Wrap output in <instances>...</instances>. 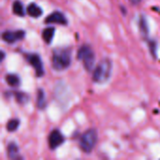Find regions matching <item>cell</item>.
Segmentation results:
<instances>
[{
	"instance_id": "1",
	"label": "cell",
	"mask_w": 160,
	"mask_h": 160,
	"mask_svg": "<svg viewBox=\"0 0 160 160\" xmlns=\"http://www.w3.org/2000/svg\"><path fill=\"white\" fill-rule=\"evenodd\" d=\"M52 68L56 70H64L70 66L71 52L69 49H56L52 52Z\"/></svg>"
},
{
	"instance_id": "2",
	"label": "cell",
	"mask_w": 160,
	"mask_h": 160,
	"mask_svg": "<svg viewBox=\"0 0 160 160\" xmlns=\"http://www.w3.org/2000/svg\"><path fill=\"white\" fill-rule=\"evenodd\" d=\"M112 61L108 58L102 59L96 67L93 72V81L98 83L106 82L112 75Z\"/></svg>"
},
{
	"instance_id": "3",
	"label": "cell",
	"mask_w": 160,
	"mask_h": 160,
	"mask_svg": "<svg viewBox=\"0 0 160 160\" xmlns=\"http://www.w3.org/2000/svg\"><path fill=\"white\" fill-rule=\"evenodd\" d=\"M77 58L82 62L83 67L87 71L89 72L92 71L95 65L96 57H95V52L90 46L82 45L77 52Z\"/></svg>"
},
{
	"instance_id": "4",
	"label": "cell",
	"mask_w": 160,
	"mask_h": 160,
	"mask_svg": "<svg viewBox=\"0 0 160 160\" xmlns=\"http://www.w3.org/2000/svg\"><path fill=\"white\" fill-rule=\"evenodd\" d=\"M98 142V133L95 129L86 130L80 138V148L86 154L93 151Z\"/></svg>"
},
{
	"instance_id": "5",
	"label": "cell",
	"mask_w": 160,
	"mask_h": 160,
	"mask_svg": "<svg viewBox=\"0 0 160 160\" xmlns=\"http://www.w3.org/2000/svg\"><path fill=\"white\" fill-rule=\"evenodd\" d=\"M27 62L34 68L36 75L38 77H42L44 75V68L40 56L37 53H28L25 55Z\"/></svg>"
},
{
	"instance_id": "6",
	"label": "cell",
	"mask_w": 160,
	"mask_h": 160,
	"mask_svg": "<svg viewBox=\"0 0 160 160\" xmlns=\"http://www.w3.org/2000/svg\"><path fill=\"white\" fill-rule=\"evenodd\" d=\"M24 31L17 30V31H6L2 34V39L7 43H14L19 41L24 38Z\"/></svg>"
},
{
	"instance_id": "7",
	"label": "cell",
	"mask_w": 160,
	"mask_h": 160,
	"mask_svg": "<svg viewBox=\"0 0 160 160\" xmlns=\"http://www.w3.org/2000/svg\"><path fill=\"white\" fill-rule=\"evenodd\" d=\"M64 140H65L64 136L62 135V133L59 130H57V129L52 130L48 137V143H49L50 148L56 149L64 142Z\"/></svg>"
},
{
	"instance_id": "8",
	"label": "cell",
	"mask_w": 160,
	"mask_h": 160,
	"mask_svg": "<svg viewBox=\"0 0 160 160\" xmlns=\"http://www.w3.org/2000/svg\"><path fill=\"white\" fill-rule=\"evenodd\" d=\"M45 22L47 24L57 23V24L66 25L68 23V21H67V18L65 17V15L62 12L54 11L52 14H50L49 16H47V18L45 19Z\"/></svg>"
},
{
	"instance_id": "9",
	"label": "cell",
	"mask_w": 160,
	"mask_h": 160,
	"mask_svg": "<svg viewBox=\"0 0 160 160\" xmlns=\"http://www.w3.org/2000/svg\"><path fill=\"white\" fill-rule=\"evenodd\" d=\"M28 15H30L33 18H38L39 16L42 15V9L39 6H38L35 3H31L30 5H28L27 9H26Z\"/></svg>"
},
{
	"instance_id": "10",
	"label": "cell",
	"mask_w": 160,
	"mask_h": 160,
	"mask_svg": "<svg viewBox=\"0 0 160 160\" xmlns=\"http://www.w3.org/2000/svg\"><path fill=\"white\" fill-rule=\"evenodd\" d=\"M8 158H10V159L22 158V157H20L19 148H18L16 143L11 142V143L8 144Z\"/></svg>"
},
{
	"instance_id": "11",
	"label": "cell",
	"mask_w": 160,
	"mask_h": 160,
	"mask_svg": "<svg viewBox=\"0 0 160 160\" xmlns=\"http://www.w3.org/2000/svg\"><path fill=\"white\" fill-rule=\"evenodd\" d=\"M54 32H55V29L52 26H49V27L43 29V31H42V38L47 44H50L52 42V38H53V36H54Z\"/></svg>"
},
{
	"instance_id": "12",
	"label": "cell",
	"mask_w": 160,
	"mask_h": 160,
	"mask_svg": "<svg viewBox=\"0 0 160 160\" xmlns=\"http://www.w3.org/2000/svg\"><path fill=\"white\" fill-rule=\"evenodd\" d=\"M12 11H13V13L15 15L20 16V17H22V16L25 15V10H24L23 5L19 0H16V1L13 2V4H12Z\"/></svg>"
},
{
	"instance_id": "13",
	"label": "cell",
	"mask_w": 160,
	"mask_h": 160,
	"mask_svg": "<svg viewBox=\"0 0 160 160\" xmlns=\"http://www.w3.org/2000/svg\"><path fill=\"white\" fill-rule=\"evenodd\" d=\"M37 106L39 110H43L46 107V98L45 94L42 89L38 90V96H37Z\"/></svg>"
},
{
	"instance_id": "14",
	"label": "cell",
	"mask_w": 160,
	"mask_h": 160,
	"mask_svg": "<svg viewBox=\"0 0 160 160\" xmlns=\"http://www.w3.org/2000/svg\"><path fill=\"white\" fill-rule=\"evenodd\" d=\"M6 82L8 85L12 86V87H17L21 83L20 78L15 74H8L6 76Z\"/></svg>"
},
{
	"instance_id": "15",
	"label": "cell",
	"mask_w": 160,
	"mask_h": 160,
	"mask_svg": "<svg viewBox=\"0 0 160 160\" xmlns=\"http://www.w3.org/2000/svg\"><path fill=\"white\" fill-rule=\"evenodd\" d=\"M139 26H140V30H141V33L143 37H146L148 35V31H149V28H148V25H147V22H146V19L144 16H141L140 18V22H139Z\"/></svg>"
},
{
	"instance_id": "16",
	"label": "cell",
	"mask_w": 160,
	"mask_h": 160,
	"mask_svg": "<svg viewBox=\"0 0 160 160\" xmlns=\"http://www.w3.org/2000/svg\"><path fill=\"white\" fill-rule=\"evenodd\" d=\"M20 126V121L18 119H11L8 122L7 124V130L9 132H13L15 130H17V128Z\"/></svg>"
},
{
	"instance_id": "17",
	"label": "cell",
	"mask_w": 160,
	"mask_h": 160,
	"mask_svg": "<svg viewBox=\"0 0 160 160\" xmlns=\"http://www.w3.org/2000/svg\"><path fill=\"white\" fill-rule=\"evenodd\" d=\"M15 98L20 104H25L29 100V97L25 93H22V92H17L15 94Z\"/></svg>"
},
{
	"instance_id": "18",
	"label": "cell",
	"mask_w": 160,
	"mask_h": 160,
	"mask_svg": "<svg viewBox=\"0 0 160 160\" xmlns=\"http://www.w3.org/2000/svg\"><path fill=\"white\" fill-rule=\"evenodd\" d=\"M131 4H133V5H138L142 0H128Z\"/></svg>"
},
{
	"instance_id": "19",
	"label": "cell",
	"mask_w": 160,
	"mask_h": 160,
	"mask_svg": "<svg viewBox=\"0 0 160 160\" xmlns=\"http://www.w3.org/2000/svg\"><path fill=\"white\" fill-rule=\"evenodd\" d=\"M4 58H5V52L2 51V52H1V61H3Z\"/></svg>"
}]
</instances>
